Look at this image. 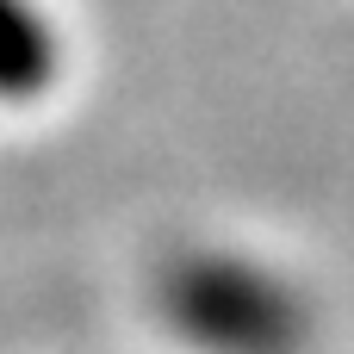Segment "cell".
I'll use <instances>...</instances> for the list:
<instances>
[{
	"label": "cell",
	"mask_w": 354,
	"mask_h": 354,
	"mask_svg": "<svg viewBox=\"0 0 354 354\" xmlns=\"http://www.w3.org/2000/svg\"><path fill=\"white\" fill-rule=\"evenodd\" d=\"M168 324L212 354H292L305 342V317L292 292L230 255H193L162 280Z\"/></svg>",
	"instance_id": "cell-1"
},
{
	"label": "cell",
	"mask_w": 354,
	"mask_h": 354,
	"mask_svg": "<svg viewBox=\"0 0 354 354\" xmlns=\"http://www.w3.org/2000/svg\"><path fill=\"white\" fill-rule=\"evenodd\" d=\"M56 81V31L31 0H0V100H31Z\"/></svg>",
	"instance_id": "cell-2"
}]
</instances>
